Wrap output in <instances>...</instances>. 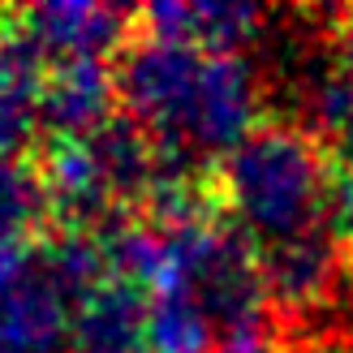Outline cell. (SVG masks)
Here are the masks:
<instances>
[{
    "label": "cell",
    "mask_w": 353,
    "mask_h": 353,
    "mask_svg": "<svg viewBox=\"0 0 353 353\" xmlns=\"http://www.w3.org/2000/svg\"><path fill=\"white\" fill-rule=\"evenodd\" d=\"M336 155L297 121H263L216 160V185L245 233L259 245L297 237L323 224Z\"/></svg>",
    "instance_id": "obj_1"
},
{
    "label": "cell",
    "mask_w": 353,
    "mask_h": 353,
    "mask_svg": "<svg viewBox=\"0 0 353 353\" xmlns=\"http://www.w3.org/2000/svg\"><path fill=\"white\" fill-rule=\"evenodd\" d=\"M121 112L134 117L160 147L185 151L194 108H199L207 52L172 39H155L138 26L112 61ZM190 155V151H185ZM199 160V155H194Z\"/></svg>",
    "instance_id": "obj_2"
},
{
    "label": "cell",
    "mask_w": 353,
    "mask_h": 353,
    "mask_svg": "<svg viewBox=\"0 0 353 353\" xmlns=\"http://www.w3.org/2000/svg\"><path fill=\"white\" fill-rule=\"evenodd\" d=\"M74 310L43 245L0 254V353H61L74 332Z\"/></svg>",
    "instance_id": "obj_3"
},
{
    "label": "cell",
    "mask_w": 353,
    "mask_h": 353,
    "mask_svg": "<svg viewBox=\"0 0 353 353\" xmlns=\"http://www.w3.org/2000/svg\"><path fill=\"white\" fill-rule=\"evenodd\" d=\"M22 34L48 65L61 61H117V52L138 30V9H112L91 0H48V5L13 9Z\"/></svg>",
    "instance_id": "obj_4"
},
{
    "label": "cell",
    "mask_w": 353,
    "mask_h": 353,
    "mask_svg": "<svg viewBox=\"0 0 353 353\" xmlns=\"http://www.w3.org/2000/svg\"><path fill=\"white\" fill-rule=\"evenodd\" d=\"M117 117V74L108 61L48 65L39 95L43 143H82Z\"/></svg>",
    "instance_id": "obj_5"
},
{
    "label": "cell",
    "mask_w": 353,
    "mask_h": 353,
    "mask_svg": "<svg viewBox=\"0 0 353 353\" xmlns=\"http://www.w3.org/2000/svg\"><path fill=\"white\" fill-rule=\"evenodd\" d=\"M138 26L155 39H172V43H190L207 52V57H245V48L263 43L268 34V13L254 5H211V0H199V5H147L138 9Z\"/></svg>",
    "instance_id": "obj_6"
},
{
    "label": "cell",
    "mask_w": 353,
    "mask_h": 353,
    "mask_svg": "<svg viewBox=\"0 0 353 353\" xmlns=\"http://www.w3.org/2000/svg\"><path fill=\"white\" fill-rule=\"evenodd\" d=\"M147 314H151L147 293L121 285V280H108L74 310L69 349L74 353H151Z\"/></svg>",
    "instance_id": "obj_7"
},
{
    "label": "cell",
    "mask_w": 353,
    "mask_h": 353,
    "mask_svg": "<svg viewBox=\"0 0 353 353\" xmlns=\"http://www.w3.org/2000/svg\"><path fill=\"white\" fill-rule=\"evenodd\" d=\"M61 228L34 155L0 160V254L34 250Z\"/></svg>",
    "instance_id": "obj_8"
},
{
    "label": "cell",
    "mask_w": 353,
    "mask_h": 353,
    "mask_svg": "<svg viewBox=\"0 0 353 353\" xmlns=\"http://www.w3.org/2000/svg\"><path fill=\"white\" fill-rule=\"evenodd\" d=\"M147 349L151 353H211L216 349V327L207 314L181 293L151 297L147 314Z\"/></svg>",
    "instance_id": "obj_9"
},
{
    "label": "cell",
    "mask_w": 353,
    "mask_h": 353,
    "mask_svg": "<svg viewBox=\"0 0 353 353\" xmlns=\"http://www.w3.org/2000/svg\"><path fill=\"white\" fill-rule=\"evenodd\" d=\"M327 48H332V65L336 74H345L353 82V9H341V13H327Z\"/></svg>",
    "instance_id": "obj_10"
},
{
    "label": "cell",
    "mask_w": 353,
    "mask_h": 353,
    "mask_svg": "<svg viewBox=\"0 0 353 353\" xmlns=\"http://www.w3.org/2000/svg\"><path fill=\"white\" fill-rule=\"evenodd\" d=\"M216 353H297L280 332H245V336H233V341H220Z\"/></svg>",
    "instance_id": "obj_11"
},
{
    "label": "cell",
    "mask_w": 353,
    "mask_h": 353,
    "mask_svg": "<svg viewBox=\"0 0 353 353\" xmlns=\"http://www.w3.org/2000/svg\"><path fill=\"white\" fill-rule=\"evenodd\" d=\"M345 306H349L345 319H349V341H353V285H349V293H345Z\"/></svg>",
    "instance_id": "obj_12"
}]
</instances>
